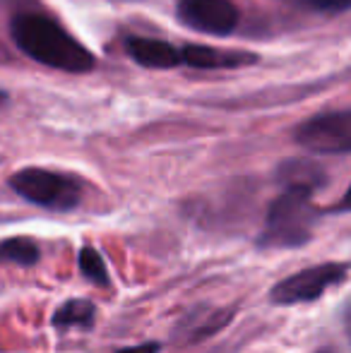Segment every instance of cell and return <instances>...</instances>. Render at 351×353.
Listing matches in <instances>:
<instances>
[{"mask_svg": "<svg viewBox=\"0 0 351 353\" xmlns=\"http://www.w3.org/2000/svg\"><path fill=\"white\" fill-rule=\"evenodd\" d=\"M277 178L284 188H303V190H320L328 183L323 166L315 163L313 159H291L284 161L277 171Z\"/></svg>", "mask_w": 351, "mask_h": 353, "instance_id": "9c48e42d", "label": "cell"}, {"mask_svg": "<svg viewBox=\"0 0 351 353\" xmlns=\"http://www.w3.org/2000/svg\"><path fill=\"white\" fill-rule=\"evenodd\" d=\"M258 58L250 53H234V51H221V48L210 46H185L181 51V63H188L190 68H200V70H219V68H239L255 63Z\"/></svg>", "mask_w": 351, "mask_h": 353, "instance_id": "ba28073f", "label": "cell"}, {"mask_svg": "<svg viewBox=\"0 0 351 353\" xmlns=\"http://www.w3.org/2000/svg\"><path fill=\"white\" fill-rule=\"evenodd\" d=\"M296 142L313 154H349L351 111H332L308 118L296 128Z\"/></svg>", "mask_w": 351, "mask_h": 353, "instance_id": "5b68a950", "label": "cell"}, {"mask_svg": "<svg viewBox=\"0 0 351 353\" xmlns=\"http://www.w3.org/2000/svg\"><path fill=\"white\" fill-rule=\"evenodd\" d=\"M97 320V305L87 298H70L53 312L56 330H92Z\"/></svg>", "mask_w": 351, "mask_h": 353, "instance_id": "30bf717a", "label": "cell"}, {"mask_svg": "<svg viewBox=\"0 0 351 353\" xmlns=\"http://www.w3.org/2000/svg\"><path fill=\"white\" fill-rule=\"evenodd\" d=\"M318 353H339L337 349H323V351H318Z\"/></svg>", "mask_w": 351, "mask_h": 353, "instance_id": "9a60e30c", "label": "cell"}, {"mask_svg": "<svg viewBox=\"0 0 351 353\" xmlns=\"http://www.w3.org/2000/svg\"><path fill=\"white\" fill-rule=\"evenodd\" d=\"M80 272L85 279L97 283V286H111V274L106 270V262L92 245H85L80 250Z\"/></svg>", "mask_w": 351, "mask_h": 353, "instance_id": "7c38bea8", "label": "cell"}, {"mask_svg": "<svg viewBox=\"0 0 351 353\" xmlns=\"http://www.w3.org/2000/svg\"><path fill=\"white\" fill-rule=\"evenodd\" d=\"M3 101H5V94H3V92H0V103H3Z\"/></svg>", "mask_w": 351, "mask_h": 353, "instance_id": "2e32d148", "label": "cell"}, {"mask_svg": "<svg viewBox=\"0 0 351 353\" xmlns=\"http://www.w3.org/2000/svg\"><path fill=\"white\" fill-rule=\"evenodd\" d=\"M10 34L19 51L41 65L66 72H89L94 68L92 53L46 14H17L10 24Z\"/></svg>", "mask_w": 351, "mask_h": 353, "instance_id": "6da1fadb", "label": "cell"}, {"mask_svg": "<svg viewBox=\"0 0 351 353\" xmlns=\"http://www.w3.org/2000/svg\"><path fill=\"white\" fill-rule=\"evenodd\" d=\"M126 51L137 65L152 68V70H169V68L181 65V51L159 39L132 37L126 41Z\"/></svg>", "mask_w": 351, "mask_h": 353, "instance_id": "52a82bcc", "label": "cell"}, {"mask_svg": "<svg viewBox=\"0 0 351 353\" xmlns=\"http://www.w3.org/2000/svg\"><path fill=\"white\" fill-rule=\"evenodd\" d=\"M305 8L320 10V12H344L351 0H299Z\"/></svg>", "mask_w": 351, "mask_h": 353, "instance_id": "4fadbf2b", "label": "cell"}, {"mask_svg": "<svg viewBox=\"0 0 351 353\" xmlns=\"http://www.w3.org/2000/svg\"><path fill=\"white\" fill-rule=\"evenodd\" d=\"M41 257V248L32 238L14 236L0 241V265H19V267H34Z\"/></svg>", "mask_w": 351, "mask_h": 353, "instance_id": "8fae6325", "label": "cell"}, {"mask_svg": "<svg viewBox=\"0 0 351 353\" xmlns=\"http://www.w3.org/2000/svg\"><path fill=\"white\" fill-rule=\"evenodd\" d=\"M349 274V265L344 262H323L318 267H308L296 274L286 276L270 291V301L277 305H296V303H313L328 288L339 286Z\"/></svg>", "mask_w": 351, "mask_h": 353, "instance_id": "277c9868", "label": "cell"}, {"mask_svg": "<svg viewBox=\"0 0 351 353\" xmlns=\"http://www.w3.org/2000/svg\"><path fill=\"white\" fill-rule=\"evenodd\" d=\"M159 351H161L159 341H147V344H137L130 346V349H118L116 353H159Z\"/></svg>", "mask_w": 351, "mask_h": 353, "instance_id": "5bb4252c", "label": "cell"}, {"mask_svg": "<svg viewBox=\"0 0 351 353\" xmlns=\"http://www.w3.org/2000/svg\"><path fill=\"white\" fill-rule=\"evenodd\" d=\"M318 210L313 205V192L303 188H286L270 205L258 248L263 250H291L313 238Z\"/></svg>", "mask_w": 351, "mask_h": 353, "instance_id": "7a4b0ae2", "label": "cell"}, {"mask_svg": "<svg viewBox=\"0 0 351 353\" xmlns=\"http://www.w3.org/2000/svg\"><path fill=\"white\" fill-rule=\"evenodd\" d=\"M10 188L22 200L51 212H70L82 200L80 181L48 168H22L10 178Z\"/></svg>", "mask_w": 351, "mask_h": 353, "instance_id": "3957f363", "label": "cell"}, {"mask_svg": "<svg viewBox=\"0 0 351 353\" xmlns=\"http://www.w3.org/2000/svg\"><path fill=\"white\" fill-rule=\"evenodd\" d=\"M178 17L185 27L210 37H229L239 27V10L231 0H181Z\"/></svg>", "mask_w": 351, "mask_h": 353, "instance_id": "8992f818", "label": "cell"}]
</instances>
